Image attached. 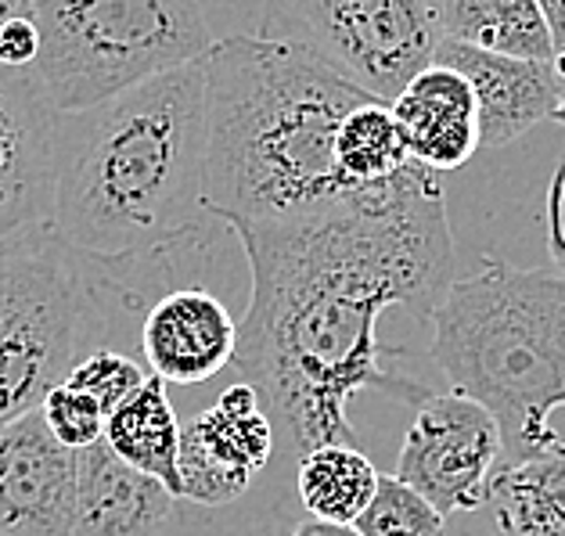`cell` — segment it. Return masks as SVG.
Segmentation results:
<instances>
[{
	"mask_svg": "<svg viewBox=\"0 0 565 536\" xmlns=\"http://www.w3.org/2000/svg\"><path fill=\"white\" fill-rule=\"evenodd\" d=\"M249 267L234 364L259 393L274 432L302 458L361 447L347 407L356 393L425 404L422 382L385 367L379 321L390 310L433 321L454 285L444 173L415 159L393 181L278 224L231 227Z\"/></svg>",
	"mask_w": 565,
	"mask_h": 536,
	"instance_id": "6da1fadb",
	"label": "cell"
},
{
	"mask_svg": "<svg viewBox=\"0 0 565 536\" xmlns=\"http://www.w3.org/2000/svg\"><path fill=\"white\" fill-rule=\"evenodd\" d=\"M364 101L371 94L299 44L216 40L205 54V210L256 227L361 191L339 173L335 137Z\"/></svg>",
	"mask_w": 565,
	"mask_h": 536,
	"instance_id": "7a4b0ae2",
	"label": "cell"
},
{
	"mask_svg": "<svg viewBox=\"0 0 565 536\" xmlns=\"http://www.w3.org/2000/svg\"><path fill=\"white\" fill-rule=\"evenodd\" d=\"M205 210V58L62 116L51 231L87 259L173 249Z\"/></svg>",
	"mask_w": 565,
	"mask_h": 536,
	"instance_id": "3957f363",
	"label": "cell"
},
{
	"mask_svg": "<svg viewBox=\"0 0 565 536\" xmlns=\"http://www.w3.org/2000/svg\"><path fill=\"white\" fill-rule=\"evenodd\" d=\"M429 324V353L454 393L498 421L504 464L562 443L551 415L565 407V270L487 253L476 274L454 278Z\"/></svg>",
	"mask_w": 565,
	"mask_h": 536,
	"instance_id": "277c9868",
	"label": "cell"
},
{
	"mask_svg": "<svg viewBox=\"0 0 565 536\" xmlns=\"http://www.w3.org/2000/svg\"><path fill=\"white\" fill-rule=\"evenodd\" d=\"M33 73L62 116L87 112L213 51L199 0H33Z\"/></svg>",
	"mask_w": 565,
	"mask_h": 536,
	"instance_id": "5b68a950",
	"label": "cell"
},
{
	"mask_svg": "<svg viewBox=\"0 0 565 536\" xmlns=\"http://www.w3.org/2000/svg\"><path fill=\"white\" fill-rule=\"evenodd\" d=\"M94 350L84 256L51 224L0 242V429L40 410Z\"/></svg>",
	"mask_w": 565,
	"mask_h": 536,
	"instance_id": "8992f818",
	"label": "cell"
},
{
	"mask_svg": "<svg viewBox=\"0 0 565 536\" xmlns=\"http://www.w3.org/2000/svg\"><path fill=\"white\" fill-rule=\"evenodd\" d=\"M264 36L288 40L385 105L433 65L439 0H267Z\"/></svg>",
	"mask_w": 565,
	"mask_h": 536,
	"instance_id": "52a82bcc",
	"label": "cell"
},
{
	"mask_svg": "<svg viewBox=\"0 0 565 536\" xmlns=\"http://www.w3.org/2000/svg\"><path fill=\"white\" fill-rule=\"evenodd\" d=\"M504 439L493 415L465 393H433L418 404L396 458V479L415 486L439 515H468L490 504Z\"/></svg>",
	"mask_w": 565,
	"mask_h": 536,
	"instance_id": "ba28073f",
	"label": "cell"
},
{
	"mask_svg": "<svg viewBox=\"0 0 565 536\" xmlns=\"http://www.w3.org/2000/svg\"><path fill=\"white\" fill-rule=\"evenodd\" d=\"M62 112L33 68L0 65V242L51 224Z\"/></svg>",
	"mask_w": 565,
	"mask_h": 536,
	"instance_id": "9c48e42d",
	"label": "cell"
},
{
	"mask_svg": "<svg viewBox=\"0 0 565 536\" xmlns=\"http://www.w3.org/2000/svg\"><path fill=\"white\" fill-rule=\"evenodd\" d=\"M278 432L249 382H234L216 404L181 429L184 501L224 507L249 493L256 472L267 469Z\"/></svg>",
	"mask_w": 565,
	"mask_h": 536,
	"instance_id": "30bf717a",
	"label": "cell"
},
{
	"mask_svg": "<svg viewBox=\"0 0 565 536\" xmlns=\"http://www.w3.org/2000/svg\"><path fill=\"white\" fill-rule=\"evenodd\" d=\"M79 450L54 439L40 410L0 429V536H73Z\"/></svg>",
	"mask_w": 565,
	"mask_h": 536,
	"instance_id": "8fae6325",
	"label": "cell"
},
{
	"mask_svg": "<svg viewBox=\"0 0 565 536\" xmlns=\"http://www.w3.org/2000/svg\"><path fill=\"white\" fill-rule=\"evenodd\" d=\"M148 375L167 386H199L234 364L238 321L220 296L202 285H184L148 307L137 335Z\"/></svg>",
	"mask_w": 565,
	"mask_h": 536,
	"instance_id": "7c38bea8",
	"label": "cell"
},
{
	"mask_svg": "<svg viewBox=\"0 0 565 536\" xmlns=\"http://www.w3.org/2000/svg\"><path fill=\"white\" fill-rule=\"evenodd\" d=\"M472 84L479 105L482 148H504L541 122L555 119L565 101V79L555 62L508 58V54L476 51L454 40H439L436 58Z\"/></svg>",
	"mask_w": 565,
	"mask_h": 536,
	"instance_id": "4fadbf2b",
	"label": "cell"
},
{
	"mask_svg": "<svg viewBox=\"0 0 565 536\" xmlns=\"http://www.w3.org/2000/svg\"><path fill=\"white\" fill-rule=\"evenodd\" d=\"M411 159L425 170H461L482 148L472 84L444 62L425 65L390 105Z\"/></svg>",
	"mask_w": 565,
	"mask_h": 536,
	"instance_id": "5bb4252c",
	"label": "cell"
},
{
	"mask_svg": "<svg viewBox=\"0 0 565 536\" xmlns=\"http://www.w3.org/2000/svg\"><path fill=\"white\" fill-rule=\"evenodd\" d=\"M177 497L98 439L79 450V507L73 536H162Z\"/></svg>",
	"mask_w": 565,
	"mask_h": 536,
	"instance_id": "9a60e30c",
	"label": "cell"
},
{
	"mask_svg": "<svg viewBox=\"0 0 565 536\" xmlns=\"http://www.w3.org/2000/svg\"><path fill=\"white\" fill-rule=\"evenodd\" d=\"M181 429L173 415V400L167 382L148 375L127 404L113 410L105 421V443L113 447L137 472L156 475L177 501L184 497L181 486Z\"/></svg>",
	"mask_w": 565,
	"mask_h": 536,
	"instance_id": "2e32d148",
	"label": "cell"
},
{
	"mask_svg": "<svg viewBox=\"0 0 565 536\" xmlns=\"http://www.w3.org/2000/svg\"><path fill=\"white\" fill-rule=\"evenodd\" d=\"M439 30L454 44L508 58H558L541 0H439Z\"/></svg>",
	"mask_w": 565,
	"mask_h": 536,
	"instance_id": "e0dca14e",
	"label": "cell"
},
{
	"mask_svg": "<svg viewBox=\"0 0 565 536\" xmlns=\"http://www.w3.org/2000/svg\"><path fill=\"white\" fill-rule=\"evenodd\" d=\"M487 507L504 536H565V443L501 464Z\"/></svg>",
	"mask_w": 565,
	"mask_h": 536,
	"instance_id": "ac0fdd59",
	"label": "cell"
},
{
	"mask_svg": "<svg viewBox=\"0 0 565 536\" xmlns=\"http://www.w3.org/2000/svg\"><path fill=\"white\" fill-rule=\"evenodd\" d=\"M379 479L382 475L375 472V464H371L361 447L332 443L302 453L296 469V490L302 507L313 518L350 522L353 526L364 515L371 497H375Z\"/></svg>",
	"mask_w": 565,
	"mask_h": 536,
	"instance_id": "d6986e66",
	"label": "cell"
},
{
	"mask_svg": "<svg viewBox=\"0 0 565 536\" xmlns=\"http://www.w3.org/2000/svg\"><path fill=\"white\" fill-rule=\"evenodd\" d=\"M335 162L350 187H375L393 181L411 162L404 130H399L393 108L379 98L356 105L339 127Z\"/></svg>",
	"mask_w": 565,
	"mask_h": 536,
	"instance_id": "ffe728a7",
	"label": "cell"
},
{
	"mask_svg": "<svg viewBox=\"0 0 565 536\" xmlns=\"http://www.w3.org/2000/svg\"><path fill=\"white\" fill-rule=\"evenodd\" d=\"M353 526L361 536H447V515H439L404 479L382 475L375 497Z\"/></svg>",
	"mask_w": 565,
	"mask_h": 536,
	"instance_id": "44dd1931",
	"label": "cell"
},
{
	"mask_svg": "<svg viewBox=\"0 0 565 536\" xmlns=\"http://www.w3.org/2000/svg\"><path fill=\"white\" fill-rule=\"evenodd\" d=\"M65 382L73 389L87 393L105 415H113V410H119L145 386L148 371L141 361H134V356L122 350H94L84 361H76V367L68 371Z\"/></svg>",
	"mask_w": 565,
	"mask_h": 536,
	"instance_id": "7402d4cb",
	"label": "cell"
},
{
	"mask_svg": "<svg viewBox=\"0 0 565 536\" xmlns=\"http://www.w3.org/2000/svg\"><path fill=\"white\" fill-rule=\"evenodd\" d=\"M40 415H44L54 439L65 443L68 450H87L98 443V439H105L108 415L87 393L73 389L68 382H62L58 389L47 393V400L40 404Z\"/></svg>",
	"mask_w": 565,
	"mask_h": 536,
	"instance_id": "603a6c76",
	"label": "cell"
},
{
	"mask_svg": "<svg viewBox=\"0 0 565 536\" xmlns=\"http://www.w3.org/2000/svg\"><path fill=\"white\" fill-rule=\"evenodd\" d=\"M40 58V30L30 15H11L0 25V65L33 68Z\"/></svg>",
	"mask_w": 565,
	"mask_h": 536,
	"instance_id": "cb8c5ba5",
	"label": "cell"
},
{
	"mask_svg": "<svg viewBox=\"0 0 565 536\" xmlns=\"http://www.w3.org/2000/svg\"><path fill=\"white\" fill-rule=\"evenodd\" d=\"M547 253L555 267L565 270V162L555 170L547 187Z\"/></svg>",
	"mask_w": 565,
	"mask_h": 536,
	"instance_id": "d4e9b609",
	"label": "cell"
},
{
	"mask_svg": "<svg viewBox=\"0 0 565 536\" xmlns=\"http://www.w3.org/2000/svg\"><path fill=\"white\" fill-rule=\"evenodd\" d=\"M288 536H361L350 522H328V518H307L288 533Z\"/></svg>",
	"mask_w": 565,
	"mask_h": 536,
	"instance_id": "484cf974",
	"label": "cell"
},
{
	"mask_svg": "<svg viewBox=\"0 0 565 536\" xmlns=\"http://www.w3.org/2000/svg\"><path fill=\"white\" fill-rule=\"evenodd\" d=\"M544 19L551 25V40H555V51L565 54V0H541Z\"/></svg>",
	"mask_w": 565,
	"mask_h": 536,
	"instance_id": "4316f807",
	"label": "cell"
},
{
	"mask_svg": "<svg viewBox=\"0 0 565 536\" xmlns=\"http://www.w3.org/2000/svg\"><path fill=\"white\" fill-rule=\"evenodd\" d=\"M33 0H0V15H30Z\"/></svg>",
	"mask_w": 565,
	"mask_h": 536,
	"instance_id": "83f0119b",
	"label": "cell"
},
{
	"mask_svg": "<svg viewBox=\"0 0 565 536\" xmlns=\"http://www.w3.org/2000/svg\"><path fill=\"white\" fill-rule=\"evenodd\" d=\"M558 73H562V79H565V54H558ZM555 122H562V127H565V101H562V108H558Z\"/></svg>",
	"mask_w": 565,
	"mask_h": 536,
	"instance_id": "f1b7e54d",
	"label": "cell"
},
{
	"mask_svg": "<svg viewBox=\"0 0 565 536\" xmlns=\"http://www.w3.org/2000/svg\"><path fill=\"white\" fill-rule=\"evenodd\" d=\"M4 19H11V15H0V25H4Z\"/></svg>",
	"mask_w": 565,
	"mask_h": 536,
	"instance_id": "f546056e",
	"label": "cell"
}]
</instances>
